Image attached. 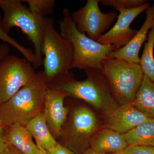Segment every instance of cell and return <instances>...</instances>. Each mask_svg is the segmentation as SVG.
I'll return each instance as SVG.
<instances>
[{
  "label": "cell",
  "instance_id": "1",
  "mask_svg": "<svg viewBox=\"0 0 154 154\" xmlns=\"http://www.w3.org/2000/svg\"><path fill=\"white\" fill-rule=\"evenodd\" d=\"M87 79L78 81L69 71L55 78L48 84V88L66 93L68 97L82 100L106 115L118 107V102L110 93L101 70L86 69Z\"/></svg>",
  "mask_w": 154,
  "mask_h": 154
},
{
  "label": "cell",
  "instance_id": "2",
  "mask_svg": "<svg viewBox=\"0 0 154 154\" xmlns=\"http://www.w3.org/2000/svg\"><path fill=\"white\" fill-rule=\"evenodd\" d=\"M48 88L43 71L36 72L33 80L0 106V122L4 127L15 123L25 126L32 119L43 113Z\"/></svg>",
  "mask_w": 154,
  "mask_h": 154
},
{
  "label": "cell",
  "instance_id": "3",
  "mask_svg": "<svg viewBox=\"0 0 154 154\" xmlns=\"http://www.w3.org/2000/svg\"><path fill=\"white\" fill-rule=\"evenodd\" d=\"M22 2L20 0H1L2 25L7 34L14 27L20 28L33 43L34 56L32 65L35 69L43 64L42 48L46 18L31 12Z\"/></svg>",
  "mask_w": 154,
  "mask_h": 154
},
{
  "label": "cell",
  "instance_id": "4",
  "mask_svg": "<svg viewBox=\"0 0 154 154\" xmlns=\"http://www.w3.org/2000/svg\"><path fill=\"white\" fill-rule=\"evenodd\" d=\"M63 17L59 22L61 36L72 46L74 53L72 69L89 68L101 70L102 63L111 51L116 50L112 45H104L80 32L71 17L68 8L63 11Z\"/></svg>",
  "mask_w": 154,
  "mask_h": 154
},
{
  "label": "cell",
  "instance_id": "5",
  "mask_svg": "<svg viewBox=\"0 0 154 154\" xmlns=\"http://www.w3.org/2000/svg\"><path fill=\"white\" fill-rule=\"evenodd\" d=\"M101 70L116 102L120 105L132 104L144 75L140 64L108 57Z\"/></svg>",
  "mask_w": 154,
  "mask_h": 154
},
{
  "label": "cell",
  "instance_id": "6",
  "mask_svg": "<svg viewBox=\"0 0 154 154\" xmlns=\"http://www.w3.org/2000/svg\"><path fill=\"white\" fill-rule=\"evenodd\" d=\"M46 25L42 52L45 56L43 64L48 84L55 78L72 69L74 53L72 46L58 33L52 19L45 18Z\"/></svg>",
  "mask_w": 154,
  "mask_h": 154
},
{
  "label": "cell",
  "instance_id": "7",
  "mask_svg": "<svg viewBox=\"0 0 154 154\" xmlns=\"http://www.w3.org/2000/svg\"><path fill=\"white\" fill-rule=\"evenodd\" d=\"M98 127V119L92 110L85 106H77L68 115L58 143L75 154H82L90 148Z\"/></svg>",
  "mask_w": 154,
  "mask_h": 154
},
{
  "label": "cell",
  "instance_id": "8",
  "mask_svg": "<svg viewBox=\"0 0 154 154\" xmlns=\"http://www.w3.org/2000/svg\"><path fill=\"white\" fill-rule=\"evenodd\" d=\"M25 58L8 55L0 61V106L35 78L36 72Z\"/></svg>",
  "mask_w": 154,
  "mask_h": 154
},
{
  "label": "cell",
  "instance_id": "9",
  "mask_svg": "<svg viewBox=\"0 0 154 154\" xmlns=\"http://www.w3.org/2000/svg\"><path fill=\"white\" fill-rule=\"evenodd\" d=\"M99 0H88L84 7L71 14L78 30L96 41L118 17L115 12L103 13L99 8Z\"/></svg>",
  "mask_w": 154,
  "mask_h": 154
},
{
  "label": "cell",
  "instance_id": "10",
  "mask_svg": "<svg viewBox=\"0 0 154 154\" xmlns=\"http://www.w3.org/2000/svg\"><path fill=\"white\" fill-rule=\"evenodd\" d=\"M149 6V3H146L138 8L119 11L115 25L100 36L96 42L104 45H113L116 50L123 47L130 41L137 32V30L130 28L133 21Z\"/></svg>",
  "mask_w": 154,
  "mask_h": 154
},
{
  "label": "cell",
  "instance_id": "11",
  "mask_svg": "<svg viewBox=\"0 0 154 154\" xmlns=\"http://www.w3.org/2000/svg\"><path fill=\"white\" fill-rule=\"evenodd\" d=\"M67 97L63 91L49 88L45 95L43 113L51 134L57 141L69 114L68 109L64 106Z\"/></svg>",
  "mask_w": 154,
  "mask_h": 154
},
{
  "label": "cell",
  "instance_id": "12",
  "mask_svg": "<svg viewBox=\"0 0 154 154\" xmlns=\"http://www.w3.org/2000/svg\"><path fill=\"white\" fill-rule=\"evenodd\" d=\"M146 12L145 21L132 39L123 47L111 51L108 54V57L123 60L131 63H140V51L147 38L149 30L154 24V1L152 5L146 9Z\"/></svg>",
  "mask_w": 154,
  "mask_h": 154
},
{
  "label": "cell",
  "instance_id": "13",
  "mask_svg": "<svg viewBox=\"0 0 154 154\" xmlns=\"http://www.w3.org/2000/svg\"><path fill=\"white\" fill-rule=\"evenodd\" d=\"M106 117L107 128L122 134L151 119L139 111L131 104L118 105Z\"/></svg>",
  "mask_w": 154,
  "mask_h": 154
},
{
  "label": "cell",
  "instance_id": "14",
  "mask_svg": "<svg viewBox=\"0 0 154 154\" xmlns=\"http://www.w3.org/2000/svg\"><path fill=\"white\" fill-rule=\"evenodd\" d=\"M128 146L123 134L107 128L93 136L90 148L99 152L114 154L122 152Z\"/></svg>",
  "mask_w": 154,
  "mask_h": 154
},
{
  "label": "cell",
  "instance_id": "15",
  "mask_svg": "<svg viewBox=\"0 0 154 154\" xmlns=\"http://www.w3.org/2000/svg\"><path fill=\"white\" fill-rule=\"evenodd\" d=\"M5 137L8 144L24 154H39V150L25 126L15 123L5 128Z\"/></svg>",
  "mask_w": 154,
  "mask_h": 154
},
{
  "label": "cell",
  "instance_id": "16",
  "mask_svg": "<svg viewBox=\"0 0 154 154\" xmlns=\"http://www.w3.org/2000/svg\"><path fill=\"white\" fill-rule=\"evenodd\" d=\"M25 127L35 140L38 148L47 152L57 144L58 142L48 126L43 113L31 119Z\"/></svg>",
  "mask_w": 154,
  "mask_h": 154
},
{
  "label": "cell",
  "instance_id": "17",
  "mask_svg": "<svg viewBox=\"0 0 154 154\" xmlns=\"http://www.w3.org/2000/svg\"><path fill=\"white\" fill-rule=\"evenodd\" d=\"M131 104L149 118H154V82L145 75Z\"/></svg>",
  "mask_w": 154,
  "mask_h": 154
},
{
  "label": "cell",
  "instance_id": "18",
  "mask_svg": "<svg viewBox=\"0 0 154 154\" xmlns=\"http://www.w3.org/2000/svg\"><path fill=\"white\" fill-rule=\"evenodd\" d=\"M123 135L128 145L152 146L154 118L147 120Z\"/></svg>",
  "mask_w": 154,
  "mask_h": 154
},
{
  "label": "cell",
  "instance_id": "19",
  "mask_svg": "<svg viewBox=\"0 0 154 154\" xmlns=\"http://www.w3.org/2000/svg\"><path fill=\"white\" fill-rule=\"evenodd\" d=\"M147 36L140 64L145 75L154 82V24Z\"/></svg>",
  "mask_w": 154,
  "mask_h": 154
},
{
  "label": "cell",
  "instance_id": "20",
  "mask_svg": "<svg viewBox=\"0 0 154 154\" xmlns=\"http://www.w3.org/2000/svg\"><path fill=\"white\" fill-rule=\"evenodd\" d=\"M22 2L28 4V9L31 12L44 18L53 13L56 5L54 0H25Z\"/></svg>",
  "mask_w": 154,
  "mask_h": 154
},
{
  "label": "cell",
  "instance_id": "21",
  "mask_svg": "<svg viewBox=\"0 0 154 154\" xmlns=\"http://www.w3.org/2000/svg\"><path fill=\"white\" fill-rule=\"evenodd\" d=\"M2 16L0 14V39L2 40L4 42L12 45L21 53L24 56V57L32 63L34 60V51L30 48H27L20 44L14 38L9 36L8 34L5 32L2 28Z\"/></svg>",
  "mask_w": 154,
  "mask_h": 154
},
{
  "label": "cell",
  "instance_id": "22",
  "mask_svg": "<svg viewBox=\"0 0 154 154\" xmlns=\"http://www.w3.org/2000/svg\"><path fill=\"white\" fill-rule=\"evenodd\" d=\"M99 3L102 5L113 8L119 12L138 8L146 3L143 0H99Z\"/></svg>",
  "mask_w": 154,
  "mask_h": 154
},
{
  "label": "cell",
  "instance_id": "23",
  "mask_svg": "<svg viewBox=\"0 0 154 154\" xmlns=\"http://www.w3.org/2000/svg\"><path fill=\"white\" fill-rule=\"evenodd\" d=\"M122 154H154V146L128 145Z\"/></svg>",
  "mask_w": 154,
  "mask_h": 154
},
{
  "label": "cell",
  "instance_id": "24",
  "mask_svg": "<svg viewBox=\"0 0 154 154\" xmlns=\"http://www.w3.org/2000/svg\"><path fill=\"white\" fill-rule=\"evenodd\" d=\"M47 152L49 154H76L59 143H58L54 147Z\"/></svg>",
  "mask_w": 154,
  "mask_h": 154
},
{
  "label": "cell",
  "instance_id": "25",
  "mask_svg": "<svg viewBox=\"0 0 154 154\" xmlns=\"http://www.w3.org/2000/svg\"><path fill=\"white\" fill-rule=\"evenodd\" d=\"M8 146L5 137V128L0 122V152L5 149Z\"/></svg>",
  "mask_w": 154,
  "mask_h": 154
},
{
  "label": "cell",
  "instance_id": "26",
  "mask_svg": "<svg viewBox=\"0 0 154 154\" xmlns=\"http://www.w3.org/2000/svg\"><path fill=\"white\" fill-rule=\"evenodd\" d=\"M10 48L7 43H3L0 45V61L9 55Z\"/></svg>",
  "mask_w": 154,
  "mask_h": 154
},
{
  "label": "cell",
  "instance_id": "27",
  "mask_svg": "<svg viewBox=\"0 0 154 154\" xmlns=\"http://www.w3.org/2000/svg\"><path fill=\"white\" fill-rule=\"evenodd\" d=\"M0 154H24L15 148L13 146L8 144V147L2 152H0Z\"/></svg>",
  "mask_w": 154,
  "mask_h": 154
},
{
  "label": "cell",
  "instance_id": "28",
  "mask_svg": "<svg viewBox=\"0 0 154 154\" xmlns=\"http://www.w3.org/2000/svg\"><path fill=\"white\" fill-rule=\"evenodd\" d=\"M82 154H122V153H117L114 154H107L104 153L99 152H96L92 149L90 148H89L88 149L86 150Z\"/></svg>",
  "mask_w": 154,
  "mask_h": 154
},
{
  "label": "cell",
  "instance_id": "29",
  "mask_svg": "<svg viewBox=\"0 0 154 154\" xmlns=\"http://www.w3.org/2000/svg\"><path fill=\"white\" fill-rule=\"evenodd\" d=\"M38 148L39 150V154H49L45 150L43 149L39 148Z\"/></svg>",
  "mask_w": 154,
  "mask_h": 154
},
{
  "label": "cell",
  "instance_id": "30",
  "mask_svg": "<svg viewBox=\"0 0 154 154\" xmlns=\"http://www.w3.org/2000/svg\"><path fill=\"white\" fill-rule=\"evenodd\" d=\"M154 146V144H153V146Z\"/></svg>",
  "mask_w": 154,
  "mask_h": 154
},
{
  "label": "cell",
  "instance_id": "31",
  "mask_svg": "<svg viewBox=\"0 0 154 154\" xmlns=\"http://www.w3.org/2000/svg\"><path fill=\"white\" fill-rule=\"evenodd\" d=\"M0 2H1V0H0Z\"/></svg>",
  "mask_w": 154,
  "mask_h": 154
}]
</instances>
